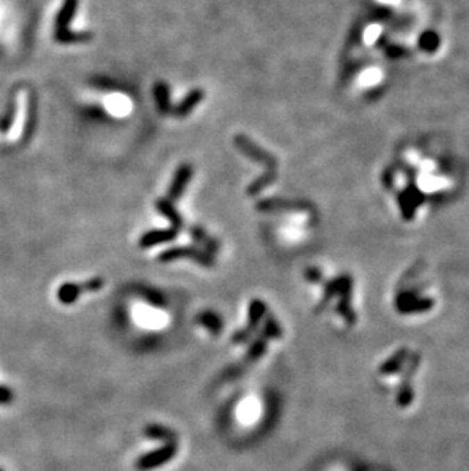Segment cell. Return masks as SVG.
Returning <instances> with one entry per match:
<instances>
[{
    "instance_id": "cell-1",
    "label": "cell",
    "mask_w": 469,
    "mask_h": 471,
    "mask_svg": "<svg viewBox=\"0 0 469 471\" xmlns=\"http://www.w3.org/2000/svg\"><path fill=\"white\" fill-rule=\"evenodd\" d=\"M425 356L411 343H397L383 351L373 363L372 377L378 390L397 413L418 410Z\"/></svg>"
},
{
    "instance_id": "cell-2",
    "label": "cell",
    "mask_w": 469,
    "mask_h": 471,
    "mask_svg": "<svg viewBox=\"0 0 469 471\" xmlns=\"http://www.w3.org/2000/svg\"><path fill=\"white\" fill-rule=\"evenodd\" d=\"M441 285L428 267L411 266L393 282L388 294L390 313L404 324L430 321L441 310Z\"/></svg>"
},
{
    "instance_id": "cell-3",
    "label": "cell",
    "mask_w": 469,
    "mask_h": 471,
    "mask_svg": "<svg viewBox=\"0 0 469 471\" xmlns=\"http://www.w3.org/2000/svg\"><path fill=\"white\" fill-rule=\"evenodd\" d=\"M315 284H323V294L315 305V313L322 314L326 310H329L331 302L337 299L336 303V314L343 322L345 328L354 330L360 325L361 321V310L359 302V287H356V279L349 271L337 275L336 278L324 281L322 273L320 279Z\"/></svg>"
},
{
    "instance_id": "cell-4",
    "label": "cell",
    "mask_w": 469,
    "mask_h": 471,
    "mask_svg": "<svg viewBox=\"0 0 469 471\" xmlns=\"http://www.w3.org/2000/svg\"><path fill=\"white\" fill-rule=\"evenodd\" d=\"M235 143L244 154H247L250 159H253V161H256V162H259V163L265 166V174H262L259 179L254 180L253 185H250L249 189H247V193L250 195H256L258 193H261L262 189L267 188L268 185H272V183L276 180V177H277V161H276L273 154L267 153L265 150H262L261 147L256 145V143H253L247 138V136H242V134L236 136Z\"/></svg>"
},
{
    "instance_id": "cell-5",
    "label": "cell",
    "mask_w": 469,
    "mask_h": 471,
    "mask_svg": "<svg viewBox=\"0 0 469 471\" xmlns=\"http://www.w3.org/2000/svg\"><path fill=\"white\" fill-rule=\"evenodd\" d=\"M76 6H78V0H66L65 5H63L61 11L57 15V25H55V40L58 43H81V42H89L92 38V34L87 33H72L69 31V22L74 19V15L76 13Z\"/></svg>"
},
{
    "instance_id": "cell-6",
    "label": "cell",
    "mask_w": 469,
    "mask_h": 471,
    "mask_svg": "<svg viewBox=\"0 0 469 471\" xmlns=\"http://www.w3.org/2000/svg\"><path fill=\"white\" fill-rule=\"evenodd\" d=\"M180 258L194 260L197 262H200V264L204 267H213V264H215V260H213L211 253L197 249V247H192V246L172 247V249H168L158 255V261L161 262H170V261H176Z\"/></svg>"
},
{
    "instance_id": "cell-7",
    "label": "cell",
    "mask_w": 469,
    "mask_h": 471,
    "mask_svg": "<svg viewBox=\"0 0 469 471\" xmlns=\"http://www.w3.org/2000/svg\"><path fill=\"white\" fill-rule=\"evenodd\" d=\"M177 454V444H165L161 449H157L151 453L144 454L136 461V468L139 471H149L165 465L166 462H170L172 458H176Z\"/></svg>"
},
{
    "instance_id": "cell-8",
    "label": "cell",
    "mask_w": 469,
    "mask_h": 471,
    "mask_svg": "<svg viewBox=\"0 0 469 471\" xmlns=\"http://www.w3.org/2000/svg\"><path fill=\"white\" fill-rule=\"evenodd\" d=\"M190 175H192V166L181 165L179 171L176 173V177H174L172 185L168 191V197H166V198H170L171 202H176L177 198H180L181 194H183V191H185L186 186H188V183L190 180Z\"/></svg>"
},
{
    "instance_id": "cell-9",
    "label": "cell",
    "mask_w": 469,
    "mask_h": 471,
    "mask_svg": "<svg viewBox=\"0 0 469 471\" xmlns=\"http://www.w3.org/2000/svg\"><path fill=\"white\" fill-rule=\"evenodd\" d=\"M195 322L198 325H201L203 328L208 330L211 334H213V336H220L222 333V328H224V321H222L218 313L212 310L201 311V313L195 317Z\"/></svg>"
},
{
    "instance_id": "cell-10",
    "label": "cell",
    "mask_w": 469,
    "mask_h": 471,
    "mask_svg": "<svg viewBox=\"0 0 469 471\" xmlns=\"http://www.w3.org/2000/svg\"><path fill=\"white\" fill-rule=\"evenodd\" d=\"M179 235V230H176L174 227L170 229H165V230H151V232H147L144 237L140 238V247H153L157 244H162V243H168L171 239H174Z\"/></svg>"
},
{
    "instance_id": "cell-11",
    "label": "cell",
    "mask_w": 469,
    "mask_h": 471,
    "mask_svg": "<svg viewBox=\"0 0 469 471\" xmlns=\"http://www.w3.org/2000/svg\"><path fill=\"white\" fill-rule=\"evenodd\" d=\"M267 316V305L264 301L253 299L249 305V324L245 326V330L254 334L259 330V325L262 319Z\"/></svg>"
},
{
    "instance_id": "cell-12",
    "label": "cell",
    "mask_w": 469,
    "mask_h": 471,
    "mask_svg": "<svg viewBox=\"0 0 469 471\" xmlns=\"http://www.w3.org/2000/svg\"><path fill=\"white\" fill-rule=\"evenodd\" d=\"M144 435L153 441H161L165 444H174L177 441V433L162 424H149L145 427Z\"/></svg>"
},
{
    "instance_id": "cell-13",
    "label": "cell",
    "mask_w": 469,
    "mask_h": 471,
    "mask_svg": "<svg viewBox=\"0 0 469 471\" xmlns=\"http://www.w3.org/2000/svg\"><path fill=\"white\" fill-rule=\"evenodd\" d=\"M204 98V92L200 90V89H197V90H192L190 92L188 97L183 99L180 102V106L176 107V109H172L171 110V115L174 116H177V118H181V116H186L189 115L190 111H192V109L195 106H198V104H200Z\"/></svg>"
},
{
    "instance_id": "cell-14",
    "label": "cell",
    "mask_w": 469,
    "mask_h": 471,
    "mask_svg": "<svg viewBox=\"0 0 469 471\" xmlns=\"http://www.w3.org/2000/svg\"><path fill=\"white\" fill-rule=\"evenodd\" d=\"M157 206V211L162 212L165 217H168V220L171 221V227H174L176 230H180L183 227V223L181 217L179 215V212L176 211V207H174V202H171L170 198H161V200H157L156 203Z\"/></svg>"
},
{
    "instance_id": "cell-15",
    "label": "cell",
    "mask_w": 469,
    "mask_h": 471,
    "mask_svg": "<svg viewBox=\"0 0 469 471\" xmlns=\"http://www.w3.org/2000/svg\"><path fill=\"white\" fill-rule=\"evenodd\" d=\"M190 235H192V238L195 239V241L198 244H201L204 247V249H206V252L211 253L212 257L215 253H218L220 243L217 241V239H213L211 235L206 234V230L203 227L192 226V227H190Z\"/></svg>"
},
{
    "instance_id": "cell-16",
    "label": "cell",
    "mask_w": 469,
    "mask_h": 471,
    "mask_svg": "<svg viewBox=\"0 0 469 471\" xmlns=\"http://www.w3.org/2000/svg\"><path fill=\"white\" fill-rule=\"evenodd\" d=\"M258 209L261 211H277V209H294V211H306L308 206L305 203L296 202H285L279 198H273V200H265L258 205Z\"/></svg>"
},
{
    "instance_id": "cell-17",
    "label": "cell",
    "mask_w": 469,
    "mask_h": 471,
    "mask_svg": "<svg viewBox=\"0 0 469 471\" xmlns=\"http://www.w3.org/2000/svg\"><path fill=\"white\" fill-rule=\"evenodd\" d=\"M265 353H267V340L258 334V337L250 343L249 351L244 356V365H252L254 362H258L259 358L264 357Z\"/></svg>"
},
{
    "instance_id": "cell-18",
    "label": "cell",
    "mask_w": 469,
    "mask_h": 471,
    "mask_svg": "<svg viewBox=\"0 0 469 471\" xmlns=\"http://www.w3.org/2000/svg\"><path fill=\"white\" fill-rule=\"evenodd\" d=\"M259 336L264 337L265 340H276V339H281L283 336V331L281 328L279 322H277L272 314L265 316L264 325H262L259 328Z\"/></svg>"
},
{
    "instance_id": "cell-19",
    "label": "cell",
    "mask_w": 469,
    "mask_h": 471,
    "mask_svg": "<svg viewBox=\"0 0 469 471\" xmlns=\"http://www.w3.org/2000/svg\"><path fill=\"white\" fill-rule=\"evenodd\" d=\"M154 97H156V102H157V107L161 110V113L163 115H171V110L172 106L170 102V89L168 86L165 83H157L154 87Z\"/></svg>"
},
{
    "instance_id": "cell-20",
    "label": "cell",
    "mask_w": 469,
    "mask_h": 471,
    "mask_svg": "<svg viewBox=\"0 0 469 471\" xmlns=\"http://www.w3.org/2000/svg\"><path fill=\"white\" fill-rule=\"evenodd\" d=\"M83 290V285L79 284H72V282H67V284H63L60 289H58V301L66 303V305H70V303H74L78 298L79 294H81Z\"/></svg>"
},
{
    "instance_id": "cell-21",
    "label": "cell",
    "mask_w": 469,
    "mask_h": 471,
    "mask_svg": "<svg viewBox=\"0 0 469 471\" xmlns=\"http://www.w3.org/2000/svg\"><path fill=\"white\" fill-rule=\"evenodd\" d=\"M140 294L147 301H149L151 305H154L157 308H165L166 307V299H165L162 293H158L156 290H144V292H140Z\"/></svg>"
},
{
    "instance_id": "cell-22",
    "label": "cell",
    "mask_w": 469,
    "mask_h": 471,
    "mask_svg": "<svg viewBox=\"0 0 469 471\" xmlns=\"http://www.w3.org/2000/svg\"><path fill=\"white\" fill-rule=\"evenodd\" d=\"M244 371H245V365L244 363H238V365L230 366V368L224 372V375H222V377H224V380H229V381L238 380V378L242 377Z\"/></svg>"
},
{
    "instance_id": "cell-23",
    "label": "cell",
    "mask_w": 469,
    "mask_h": 471,
    "mask_svg": "<svg viewBox=\"0 0 469 471\" xmlns=\"http://www.w3.org/2000/svg\"><path fill=\"white\" fill-rule=\"evenodd\" d=\"M14 116H15V102H11L6 115L0 119V131H6L8 129H10L11 124L14 122Z\"/></svg>"
},
{
    "instance_id": "cell-24",
    "label": "cell",
    "mask_w": 469,
    "mask_h": 471,
    "mask_svg": "<svg viewBox=\"0 0 469 471\" xmlns=\"http://www.w3.org/2000/svg\"><path fill=\"white\" fill-rule=\"evenodd\" d=\"M104 287V279L102 278H93L83 284L84 292H99Z\"/></svg>"
},
{
    "instance_id": "cell-25",
    "label": "cell",
    "mask_w": 469,
    "mask_h": 471,
    "mask_svg": "<svg viewBox=\"0 0 469 471\" xmlns=\"http://www.w3.org/2000/svg\"><path fill=\"white\" fill-rule=\"evenodd\" d=\"M253 334L249 333L245 328L242 330H238L236 333H233V336H232V342L235 343V345H242V343H247L250 339H252Z\"/></svg>"
}]
</instances>
